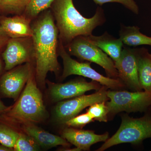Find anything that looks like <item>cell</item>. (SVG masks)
Returning a JSON list of instances; mask_svg holds the SVG:
<instances>
[{"label": "cell", "instance_id": "cell-3", "mask_svg": "<svg viewBox=\"0 0 151 151\" xmlns=\"http://www.w3.org/2000/svg\"><path fill=\"white\" fill-rule=\"evenodd\" d=\"M4 114L13 121L24 124L39 123L45 119L47 111L42 95L37 86L33 73L17 103Z\"/></svg>", "mask_w": 151, "mask_h": 151}, {"label": "cell", "instance_id": "cell-23", "mask_svg": "<svg viewBox=\"0 0 151 151\" xmlns=\"http://www.w3.org/2000/svg\"><path fill=\"white\" fill-rule=\"evenodd\" d=\"M87 113L94 120L100 122H108V108L105 101L90 105L87 110Z\"/></svg>", "mask_w": 151, "mask_h": 151}, {"label": "cell", "instance_id": "cell-6", "mask_svg": "<svg viewBox=\"0 0 151 151\" xmlns=\"http://www.w3.org/2000/svg\"><path fill=\"white\" fill-rule=\"evenodd\" d=\"M58 55L62 58L63 70L62 78L72 75L81 76L90 78L103 86L112 89H119L124 86V84L119 78L106 77L96 71L90 65V62H79L73 59L67 51L63 44L59 41Z\"/></svg>", "mask_w": 151, "mask_h": 151}, {"label": "cell", "instance_id": "cell-7", "mask_svg": "<svg viewBox=\"0 0 151 151\" xmlns=\"http://www.w3.org/2000/svg\"><path fill=\"white\" fill-rule=\"evenodd\" d=\"M107 94L110 101L106 104L110 115L123 111L142 113L151 107V92L115 90L107 91Z\"/></svg>", "mask_w": 151, "mask_h": 151}, {"label": "cell", "instance_id": "cell-30", "mask_svg": "<svg viewBox=\"0 0 151 151\" xmlns=\"http://www.w3.org/2000/svg\"><path fill=\"white\" fill-rule=\"evenodd\" d=\"M1 12H0V14H1Z\"/></svg>", "mask_w": 151, "mask_h": 151}, {"label": "cell", "instance_id": "cell-17", "mask_svg": "<svg viewBox=\"0 0 151 151\" xmlns=\"http://www.w3.org/2000/svg\"><path fill=\"white\" fill-rule=\"evenodd\" d=\"M136 50L140 84L144 91L151 92V54L144 47Z\"/></svg>", "mask_w": 151, "mask_h": 151}, {"label": "cell", "instance_id": "cell-12", "mask_svg": "<svg viewBox=\"0 0 151 151\" xmlns=\"http://www.w3.org/2000/svg\"><path fill=\"white\" fill-rule=\"evenodd\" d=\"M118 78L134 91H142L139 77L136 48L124 47L120 61L116 66Z\"/></svg>", "mask_w": 151, "mask_h": 151}, {"label": "cell", "instance_id": "cell-11", "mask_svg": "<svg viewBox=\"0 0 151 151\" xmlns=\"http://www.w3.org/2000/svg\"><path fill=\"white\" fill-rule=\"evenodd\" d=\"M49 94L52 100L59 102L83 95L90 90H98L100 89V84L97 81L87 82L84 79L73 81L61 84L49 82Z\"/></svg>", "mask_w": 151, "mask_h": 151}, {"label": "cell", "instance_id": "cell-2", "mask_svg": "<svg viewBox=\"0 0 151 151\" xmlns=\"http://www.w3.org/2000/svg\"><path fill=\"white\" fill-rule=\"evenodd\" d=\"M52 12L56 22L59 40L64 47L79 36L92 35L94 30L106 22L104 11L98 7L94 15L87 18L76 9L73 0H54Z\"/></svg>", "mask_w": 151, "mask_h": 151}, {"label": "cell", "instance_id": "cell-26", "mask_svg": "<svg viewBox=\"0 0 151 151\" xmlns=\"http://www.w3.org/2000/svg\"><path fill=\"white\" fill-rule=\"evenodd\" d=\"M10 37L0 26V51L5 47Z\"/></svg>", "mask_w": 151, "mask_h": 151}, {"label": "cell", "instance_id": "cell-29", "mask_svg": "<svg viewBox=\"0 0 151 151\" xmlns=\"http://www.w3.org/2000/svg\"><path fill=\"white\" fill-rule=\"evenodd\" d=\"M13 149L9 148L7 147L2 145H0V151H12Z\"/></svg>", "mask_w": 151, "mask_h": 151}, {"label": "cell", "instance_id": "cell-22", "mask_svg": "<svg viewBox=\"0 0 151 151\" xmlns=\"http://www.w3.org/2000/svg\"><path fill=\"white\" fill-rule=\"evenodd\" d=\"M39 149V146L32 137L27 134H19L13 150L16 151H35Z\"/></svg>", "mask_w": 151, "mask_h": 151}, {"label": "cell", "instance_id": "cell-25", "mask_svg": "<svg viewBox=\"0 0 151 151\" xmlns=\"http://www.w3.org/2000/svg\"><path fill=\"white\" fill-rule=\"evenodd\" d=\"M93 1L96 4L100 6L107 3H120L134 14L137 15L139 13V7L134 0H93Z\"/></svg>", "mask_w": 151, "mask_h": 151}, {"label": "cell", "instance_id": "cell-4", "mask_svg": "<svg viewBox=\"0 0 151 151\" xmlns=\"http://www.w3.org/2000/svg\"><path fill=\"white\" fill-rule=\"evenodd\" d=\"M151 138V115L146 114L140 118L128 116L122 117V124L116 134L99 148L103 151L114 145L122 143L138 144Z\"/></svg>", "mask_w": 151, "mask_h": 151}, {"label": "cell", "instance_id": "cell-5", "mask_svg": "<svg viewBox=\"0 0 151 151\" xmlns=\"http://www.w3.org/2000/svg\"><path fill=\"white\" fill-rule=\"evenodd\" d=\"M65 47L70 55L96 63L104 68L108 77L118 78V70L113 60L85 36L77 37Z\"/></svg>", "mask_w": 151, "mask_h": 151}, {"label": "cell", "instance_id": "cell-15", "mask_svg": "<svg viewBox=\"0 0 151 151\" xmlns=\"http://www.w3.org/2000/svg\"><path fill=\"white\" fill-rule=\"evenodd\" d=\"M87 40L100 49L113 60L115 66L118 65L120 61L123 44L120 38L114 37L105 32L100 36L91 35L85 36Z\"/></svg>", "mask_w": 151, "mask_h": 151}, {"label": "cell", "instance_id": "cell-24", "mask_svg": "<svg viewBox=\"0 0 151 151\" xmlns=\"http://www.w3.org/2000/svg\"><path fill=\"white\" fill-rule=\"evenodd\" d=\"M93 120L92 117L86 113L71 118L66 121L65 124L68 127L81 128L93 122Z\"/></svg>", "mask_w": 151, "mask_h": 151}, {"label": "cell", "instance_id": "cell-14", "mask_svg": "<svg viewBox=\"0 0 151 151\" xmlns=\"http://www.w3.org/2000/svg\"><path fill=\"white\" fill-rule=\"evenodd\" d=\"M31 22L24 14L13 17L0 16V26L10 38L32 37Z\"/></svg>", "mask_w": 151, "mask_h": 151}, {"label": "cell", "instance_id": "cell-8", "mask_svg": "<svg viewBox=\"0 0 151 151\" xmlns=\"http://www.w3.org/2000/svg\"><path fill=\"white\" fill-rule=\"evenodd\" d=\"M107 88L103 86L94 94H83L70 100L60 101L55 108V115L58 121L60 123H65L86 107L109 100L107 94Z\"/></svg>", "mask_w": 151, "mask_h": 151}, {"label": "cell", "instance_id": "cell-13", "mask_svg": "<svg viewBox=\"0 0 151 151\" xmlns=\"http://www.w3.org/2000/svg\"><path fill=\"white\" fill-rule=\"evenodd\" d=\"M62 137L68 142L74 145L79 151H86L89 150L90 147L94 144L107 141L109 139V135L108 133L96 134L93 131L70 127L63 130Z\"/></svg>", "mask_w": 151, "mask_h": 151}, {"label": "cell", "instance_id": "cell-18", "mask_svg": "<svg viewBox=\"0 0 151 151\" xmlns=\"http://www.w3.org/2000/svg\"><path fill=\"white\" fill-rule=\"evenodd\" d=\"M119 38L124 44L129 46L136 47L142 45L151 46V37L143 34L137 26L121 25Z\"/></svg>", "mask_w": 151, "mask_h": 151}, {"label": "cell", "instance_id": "cell-27", "mask_svg": "<svg viewBox=\"0 0 151 151\" xmlns=\"http://www.w3.org/2000/svg\"><path fill=\"white\" fill-rule=\"evenodd\" d=\"M11 107H7L3 102L0 100V114L4 113L8 111Z\"/></svg>", "mask_w": 151, "mask_h": 151}, {"label": "cell", "instance_id": "cell-21", "mask_svg": "<svg viewBox=\"0 0 151 151\" xmlns=\"http://www.w3.org/2000/svg\"><path fill=\"white\" fill-rule=\"evenodd\" d=\"M20 133L12 127L6 124L0 123V144L2 145L14 149Z\"/></svg>", "mask_w": 151, "mask_h": 151}, {"label": "cell", "instance_id": "cell-1", "mask_svg": "<svg viewBox=\"0 0 151 151\" xmlns=\"http://www.w3.org/2000/svg\"><path fill=\"white\" fill-rule=\"evenodd\" d=\"M32 24L35 77L39 85L44 86L49 72H59L58 60L59 32L51 11L45 10Z\"/></svg>", "mask_w": 151, "mask_h": 151}, {"label": "cell", "instance_id": "cell-19", "mask_svg": "<svg viewBox=\"0 0 151 151\" xmlns=\"http://www.w3.org/2000/svg\"><path fill=\"white\" fill-rule=\"evenodd\" d=\"M54 0H28L24 14L32 21L51 7Z\"/></svg>", "mask_w": 151, "mask_h": 151}, {"label": "cell", "instance_id": "cell-10", "mask_svg": "<svg viewBox=\"0 0 151 151\" xmlns=\"http://www.w3.org/2000/svg\"><path fill=\"white\" fill-rule=\"evenodd\" d=\"M32 73L30 63L7 70L0 77V94L17 100Z\"/></svg>", "mask_w": 151, "mask_h": 151}, {"label": "cell", "instance_id": "cell-28", "mask_svg": "<svg viewBox=\"0 0 151 151\" xmlns=\"http://www.w3.org/2000/svg\"><path fill=\"white\" fill-rule=\"evenodd\" d=\"M0 56V76L2 73L3 70H4V63L3 62L2 58Z\"/></svg>", "mask_w": 151, "mask_h": 151}, {"label": "cell", "instance_id": "cell-20", "mask_svg": "<svg viewBox=\"0 0 151 151\" xmlns=\"http://www.w3.org/2000/svg\"><path fill=\"white\" fill-rule=\"evenodd\" d=\"M28 0H0V12L4 14H24Z\"/></svg>", "mask_w": 151, "mask_h": 151}, {"label": "cell", "instance_id": "cell-16", "mask_svg": "<svg viewBox=\"0 0 151 151\" xmlns=\"http://www.w3.org/2000/svg\"><path fill=\"white\" fill-rule=\"evenodd\" d=\"M23 129L26 134L32 137L39 146L43 147L51 148L60 145L68 147L70 145L62 137L50 134L34 124H24Z\"/></svg>", "mask_w": 151, "mask_h": 151}, {"label": "cell", "instance_id": "cell-9", "mask_svg": "<svg viewBox=\"0 0 151 151\" xmlns=\"http://www.w3.org/2000/svg\"><path fill=\"white\" fill-rule=\"evenodd\" d=\"M2 53L6 71L34 59L32 37L10 38Z\"/></svg>", "mask_w": 151, "mask_h": 151}]
</instances>
